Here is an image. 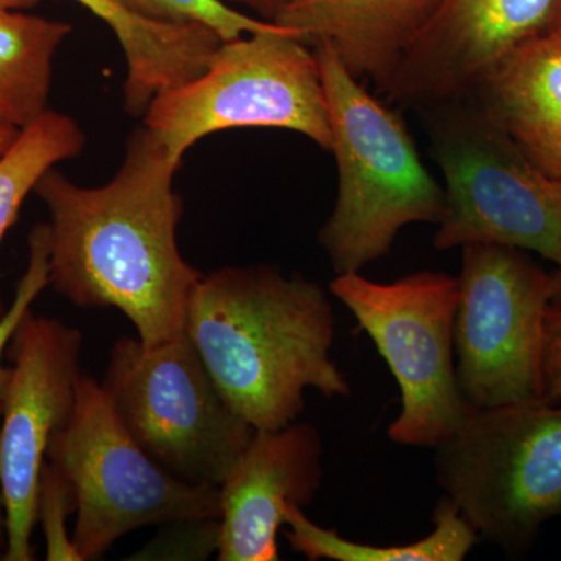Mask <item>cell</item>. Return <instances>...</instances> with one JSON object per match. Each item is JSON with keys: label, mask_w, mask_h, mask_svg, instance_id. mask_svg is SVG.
<instances>
[{"label": "cell", "mask_w": 561, "mask_h": 561, "mask_svg": "<svg viewBox=\"0 0 561 561\" xmlns=\"http://www.w3.org/2000/svg\"><path fill=\"white\" fill-rule=\"evenodd\" d=\"M319 60L339 190L319 242L332 268L362 272L390 253L402 228L440 224L445 190L421 161L400 114L365 90L330 47Z\"/></svg>", "instance_id": "3"}, {"label": "cell", "mask_w": 561, "mask_h": 561, "mask_svg": "<svg viewBox=\"0 0 561 561\" xmlns=\"http://www.w3.org/2000/svg\"><path fill=\"white\" fill-rule=\"evenodd\" d=\"M77 512L76 494L68 479L46 460L41 472L36 523L46 538V559L50 561H81L72 537L68 534V519Z\"/></svg>", "instance_id": "22"}, {"label": "cell", "mask_w": 561, "mask_h": 561, "mask_svg": "<svg viewBox=\"0 0 561 561\" xmlns=\"http://www.w3.org/2000/svg\"><path fill=\"white\" fill-rule=\"evenodd\" d=\"M434 529L421 540L397 546H373L346 540L332 529L311 522L302 508L290 505L284 531L291 549L306 559L334 561H461L479 540L478 531L448 496L432 513Z\"/></svg>", "instance_id": "18"}, {"label": "cell", "mask_w": 561, "mask_h": 561, "mask_svg": "<svg viewBox=\"0 0 561 561\" xmlns=\"http://www.w3.org/2000/svg\"><path fill=\"white\" fill-rule=\"evenodd\" d=\"M87 138L72 117L47 110L21 131L20 138L0 157V243L16 224L25 198L44 173L58 162L81 153ZM9 306L0 297V320Z\"/></svg>", "instance_id": "19"}, {"label": "cell", "mask_w": 561, "mask_h": 561, "mask_svg": "<svg viewBox=\"0 0 561 561\" xmlns=\"http://www.w3.org/2000/svg\"><path fill=\"white\" fill-rule=\"evenodd\" d=\"M231 2L242 3V5L250 7L251 10L256 11L264 21L275 20L276 14L283 9L286 0H231Z\"/></svg>", "instance_id": "24"}, {"label": "cell", "mask_w": 561, "mask_h": 561, "mask_svg": "<svg viewBox=\"0 0 561 561\" xmlns=\"http://www.w3.org/2000/svg\"><path fill=\"white\" fill-rule=\"evenodd\" d=\"M68 22L0 10V121L24 130L49 106L54 60Z\"/></svg>", "instance_id": "17"}, {"label": "cell", "mask_w": 561, "mask_h": 561, "mask_svg": "<svg viewBox=\"0 0 561 561\" xmlns=\"http://www.w3.org/2000/svg\"><path fill=\"white\" fill-rule=\"evenodd\" d=\"M419 111L445 180L435 249L512 247L561 267V179L535 165L471 94Z\"/></svg>", "instance_id": "4"}, {"label": "cell", "mask_w": 561, "mask_h": 561, "mask_svg": "<svg viewBox=\"0 0 561 561\" xmlns=\"http://www.w3.org/2000/svg\"><path fill=\"white\" fill-rule=\"evenodd\" d=\"M138 16L161 22H198L219 33L224 41L250 33L276 31L275 22L247 16L221 0H116Z\"/></svg>", "instance_id": "20"}, {"label": "cell", "mask_w": 561, "mask_h": 561, "mask_svg": "<svg viewBox=\"0 0 561 561\" xmlns=\"http://www.w3.org/2000/svg\"><path fill=\"white\" fill-rule=\"evenodd\" d=\"M186 331L228 405L254 431L298 421L305 393L348 398L331 359L335 317L319 284L268 265L203 275Z\"/></svg>", "instance_id": "2"}, {"label": "cell", "mask_w": 561, "mask_h": 561, "mask_svg": "<svg viewBox=\"0 0 561 561\" xmlns=\"http://www.w3.org/2000/svg\"><path fill=\"white\" fill-rule=\"evenodd\" d=\"M7 542V508L5 497H3L2 485H0V546L5 548Z\"/></svg>", "instance_id": "27"}, {"label": "cell", "mask_w": 561, "mask_h": 561, "mask_svg": "<svg viewBox=\"0 0 561 561\" xmlns=\"http://www.w3.org/2000/svg\"><path fill=\"white\" fill-rule=\"evenodd\" d=\"M20 128L0 121V157L16 142L21 135Z\"/></svg>", "instance_id": "25"}, {"label": "cell", "mask_w": 561, "mask_h": 561, "mask_svg": "<svg viewBox=\"0 0 561 561\" xmlns=\"http://www.w3.org/2000/svg\"><path fill=\"white\" fill-rule=\"evenodd\" d=\"M47 286H49V228L47 224H39L33 227L28 236L27 268L18 283L13 301L0 320V420H2L11 375V367L3 365V356L9 350V343L18 324L24 319L25 313L31 311L33 302Z\"/></svg>", "instance_id": "21"}, {"label": "cell", "mask_w": 561, "mask_h": 561, "mask_svg": "<svg viewBox=\"0 0 561 561\" xmlns=\"http://www.w3.org/2000/svg\"><path fill=\"white\" fill-rule=\"evenodd\" d=\"M552 283V302H561V267L557 268L556 272L551 273Z\"/></svg>", "instance_id": "28"}, {"label": "cell", "mask_w": 561, "mask_h": 561, "mask_svg": "<svg viewBox=\"0 0 561 561\" xmlns=\"http://www.w3.org/2000/svg\"><path fill=\"white\" fill-rule=\"evenodd\" d=\"M535 165L561 179V31L549 27L502 58L471 92Z\"/></svg>", "instance_id": "15"}, {"label": "cell", "mask_w": 561, "mask_h": 561, "mask_svg": "<svg viewBox=\"0 0 561 561\" xmlns=\"http://www.w3.org/2000/svg\"><path fill=\"white\" fill-rule=\"evenodd\" d=\"M331 294L353 313L400 387L401 411L387 435L401 446L432 448L459 430L472 411L456 370L459 279L423 271L391 283L341 273Z\"/></svg>", "instance_id": "9"}, {"label": "cell", "mask_w": 561, "mask_h": 561, "mask_svg": "<svg viewBox=\"0 0 561 561\" xmlns=\"http://www.w3.org/2000/svg\"><path fill=\"white\" fill-rule=\"evenodd\" d=\"M323 442L309 423L254 431L220 486L217 560L278 561L286 511L312 504L323 482Z\"/></svg>", "instance_id": "13"}, {"label": "cell", "mask_w": 561, "mask_h": 561, "mask_svg": "<svg viewBox=\"0 0 561 561\" xmlns=\"http://www.w3.org/2000/svg\"><path fill=\"white\" fill-rule=\"evenodd\" d=\"M443 0H286L275 24L330 47L360 81L381 84Z\"/></svg>", "instance_id": "14"}, {"label": "cell", "mask_w": 561, "mask_h": 561, "mask_svg": "<svg viewBox=\"0 0 561 561\" xmlns=\"http://www.w3.org/2000/svg\"><path fill=\"white\" fill-rule=\"evenodd\" d=\"M41 0H0V10H31Z\"/></svg>", "instance_id": "26"}, {"label": "cell", "mask_w": 561, "mask_h": 561, "mask_svg": "<svg viewBox=\"0 0 561 561\" xmlns=\"http://www.w3.org/2000/svg\"><path fill=\"white\" fill-rule=\"evenodd\" d=\"M101 383L140 448L192 485L220 489L253 438V427L221 397L187 331L160 346L119 339Z\"/></svg>", "instance_id": "8"}, {"label": "cell", "mask_w": 561, "mask_h": 561, "mask_svg": "<svg viewBox=\"0 0 561 561\" xmlns=\"http://www.w3.org/2000/svg\"><path fill=\"white\" fill-rule=\"evenodd\" d=\"M144 125L179 161L205 136L231 128H284L331 150L316 50L286 27L224 41L201 77L151 101Z\"/></svg>", "instance_id": "6"}, {"label": "cell", "mask_w": 561, "mask_h": 561, "mask_svg": "<svg viewBox=\"0 0 561 561\" xmlns=\"http://www.w3.org/2000/svg\"><path fill=\"white\" fill-rule=\"evenodd\" d=\"M457 279L454 346L465 400L476 409L541 401L551 273L527 251L476 243L461 249Z\"/></svg>", "instance_id": "10"}, {"label": "cell", "mask_w": 561, "mask_h": 561, "mask_svg": "<svg viewBox=\"0 0 561 561\" xmlns=\"http://www.w3.org/2000/svg\"><path fill=\"white\" fill-rule=\"evenodd\" d=\"M551 27H556L559 28V31H561V0H559V9H557L556 21H553Z\"/></svg>", "instance_id": "29"}, {"label": "cell", "mask_w": 561, "mask_h": 561, "mask_svg": "<svg viewBox=\"0 0 561 561\" xmlns=\"http://www.w3.org/2000/svg\"><path fill=\"white\" fill-rule=\"evenodd\" d=\"M47 461L76 494L72 540L81 561L101 560L142 527L220 518V490L181 481L151 459L92 376H80L76 408L51 437Z\"/></svg>", "instance_id": "7"}, {"label": "cell", "mask_w": 561, "mask_h": 561, "mask_svg": "<svg viewBox=\"0 0 561 561\" xmlns=\"http://www.w3.org/2000/svg\"><path fill=\"white\" fill-rule=\"evenodd\" d=\"M559 0H443L378 84L404 108L468 94L519 44L548 31Z\"/></svg>", "instance_id": "12"}, {"label": "cell", "mask_w": 561, "mask_h": 561, "mask_svg": "<svg viewBox=\"0 0 561 561\" xmlns=\"http://www.w3.org/2000/svg\"><path fill=\"white\" fill-rule=\"evenodd\" d=\"M83 335L28 311L9 343L11 375L0 420V485L7 508L0 560L32 561L41 472L51 437L76 408Z\"/></svg>", "instance_id": "11"}, {"label": "cell", "mask_w": 561, "mask_h": 561, "mask_svg": "<svg viewBox=\"0 0 561 561\" xmlns=\"http://www.w3.org/2000/svg\"><path fill=\"white\" fill-rule=\"evenodd\" d=\"M434 451L445 496L502 551H529L542 526L561 518V405L474 408Z\"/></svg>", "instance_id": "5"}, {"label": "cell", "mask_w": 561, "mask_h": 561, "mask_svg": "<svg viewBox=\"0 0 561 561\" xmlns=\"http://www.w3.org/2000/svg\"><path fill=\"white\" fill-rule=\"evenodd\" d=\"M180 165L142 125L105 186L81 187L54 168L33 191L50 214L49 286L77 308L117 309L144 346L186 332L203 276L176 241L183 202L173 176Z\"/></svg>", "instance_id": "1"}, {"label": "cell", "mask_w": 561, "mask_h": 561, "mask_svg": "<svg viewBox=\"0 0 561 561\" xmlns=\"http://www.w3.org/2000/svg\"><path fill=\"white\" fill-rule=\"evenodd\" d=\"M114 32L127 61L125 110L146 114L162 92L197 79L224 39L198 22H161L138 16L116 0H76Z\"/></svg>", "instance_id": "16"}, {"label": "cell", "mask_w": 561, "mask_h": 561, "mask_svg": "<svg viewBox=\"0 0 561 561\" xmlns=\"http://www.w3.org/2000/svg\"><path fill=\"white\" fill-rule=\"evenodd\" d=\"M541 401L561 402V302H549L541 353Z\"/></svg>", "instance_id": "23"}]
</instances>
